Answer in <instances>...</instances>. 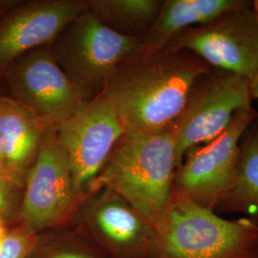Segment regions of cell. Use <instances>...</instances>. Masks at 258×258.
Listing matches in <instances>:
<instances>
[{
    "mask_svg": "<svg viewBox=\"0 0 258 258\" xmlns=\"http://www.w3.org/2000/svg\"><path fill=\"white\" fill-rule=\"evenodd\" d=\"M249 91L252 100H258V71L249 81Z\"/></svg>",
    "mask_w": 258,
    "mask_h": 258,
    "instance_id": "21",
    "label": "cell"
},
{
    "mask_svg": "<svg viewBox=\"0 0 258 258\" xmlns=\"http://www.w3.org/2000/svg\"><path fill=\"white\" fill-rule=\"evenodd\" d=\"M83 203L75 191L68 157L48 126L35 164L29 170L18 224L37 234L74 224Z\"/></svg>",
    "mask_w": 258,
    "mask_h": 258,
    "instance_id": "6",
    "label": "cell"
},
{
    "mask_svg": "<svg viewBox=\"0 0 258 258\" xmlns=\"http://www.w3.org/2000/svg\"><path fill=\"white\" fill-rule=\"evenodd\" d=\"M48 126L35 111L13 97H0V143L12 173L25 184Z\"/></svg>",
    "mask_w": 258,
    "mask_h": 258,
    "instance_id": "13",
    "label": "cell"
},
{
    "mask_svg": "<svg viewBox=\"0 0 258 258\" xmlns=\"http://www.w3.org/2000/svg\"><path fill=\"white\" fill-rule=\"evenodd\" d=\"M240 148L235 184L229 196L214 212L243 213L258 224V119L245 132Z\"/></svg>",
    "mask_w": 258,
    "mask_h": 258,
    "instance_id": "15",
    "label": "cell"
},
{
    "mask_svg": "<svg viewBox=\"0 0 258 258\" xmlns=\"http://www.w3.org/2000/svg\"><path fill=\"white\" fill-rule=\"evenodd\" d=\"M212 67L186 50L130 56L101 93L117 111L125 135H158L172 127L195 82Z\"/></svg>",
    "mask_w": 258,
    "mask_h": 258,
    "instance_id": "1",
    "label": "cell"
},
{
    "mask_svg": "<svg viewBox=\"0 0 258 258\" xmlns=\"http://www.w3.org/2000/svg\"><path fill=\"white\" fill-rule=\"evenodd\" d=\"M86 10L83 0H40L10 12L0 20V71L29 51L50 45Z\"/></svg>",
    "mask_w": 258,
    "mask_h": 258,
    "instance_id": "12",
    "label": "cell"
},
{
    "mask_svg": "<svg viewBox=\"0 0 258 258\" xmlns=\"http://www.w3.org/2000/svg\"><path fill=\"white\" fill-rule=\"evenodd\" d=\"M27 258H105L74 224L39 233Z\"/></svg>",
    "mask_w": 258,
    "mask_h": 258,
    "instance_id": "17",
    "label": "cell"
},
{
    "mask_svg": "<svg viewBox=\"0 0 258 258\" xmlns=\"http://www.w3.org/2000/svg\"><path fill=\"white\" fill-rule=\"evenodd\" d=\"M55 130L69 160L75 191L83 201L124 135L119 115L100 94L83 102Z\"/></svg>",
    "mask_w": 258,
    "mask_h": 258,
    "instance_id": "8",
    "label": "cell"
},
{
    "mask_svg": "<svg viewBox=\"0 0 258 258\" xmlns=\"http://www.w3.org/2000/svg\"><path fill=\"white\" fill-rule=\"evenodd\" d=\"M0 179L7 180L9 182L15 183V184H19L20 186L24 187V184L19 180V178H17L16 176L14 175L12 173V171L10 170L8 165H7V162H6V159H5V155H4V152H3V148L1 146V143H0Z\"/></svg>",
    "mask_w": 258,
    "mask_h": 258,
    "instance_id": "20",
    "label": "cell"
},
{
    "mask_svg": "<svg viewBox=\"0 0 258 258\" xmlns=\"http://www.w3.org/2000/svg\"><path fill=\"white\" fill-rule=\"evenodd\" d=\"M39 234L20 224L10 228L0 240V258H27L36 247Z\"/></svg>",
    "mask_w": 258,
    "mask_h": 258,
    "instance_id": "18",
    "label": "cell"
},
{
    "mask_svg": "<svg viewBox=\"0 0 258 258\" xmlns=\"http://www.w3.org/2000/svg\"><path fill=\"white\" fill-rule=\"evenodd\" d=\"M251 3L246 0L206 24L184 29L166 49L189 51L213 69L250 81L258 71V22Z\"/></svg>",
    "mask_w": 258,
    "mask_h": 258,
    "instance_id": "9",
    "label": "cell"
},
{
    "mask_svg": "<svg viewBox=\"0 0 258 258\" xmlns=\"http://www.w3.org/2000/svg\"><path fill=\"white\" fill-rule=\"evenodd\" d=\"M9 229V227H6V226H0V240L2 239V238L6 235V233H7V231H8Z\"/></svg>",
    "mask_w": 258,
    "mask_h": 258,
    "instance_id": "23",
    "label": "cell"
},
{
    "mask_svg": "<svg viewBox=\"0 0 258 258\" xmlns=\"http://www.w3.org/2000/svg\"><path fill=\"white\" fill-rule=\"evenodd\" d=\"M150 258H258V224L224 219L173 190Z\"/></svg>",
    "mask_w": 258,
    "mask_h": 258,
    "instance_id": "3",
    "label": "cell"
},
{
    "mask_svg": "<svg viewBox=\"0 0 258 258\" xmlns=\"http://www.w3.org/2000/svg\"><path fill=\"white\" fill-rule=\"evenodd\" d=\"M251 8H252V11H253L254 16H255V19H256L258 22V0H255L251 3Z\"/></svg>",
    "mask_w": 258,
    "mask_h": 258,
    "instance_id": "22",
    "label": "cell"
},
{
    "mask_svg": "<svg viewBox=\"0 0 258 258\" xmlns=\"http://www.w3.org/2000/svg\"><path fill=\"white\" fill-rule=\"evenodd\" d=\"M23 188L19 184L0 179V216L8 226L18 224Z\"/></svg>",
    "mask_w": 258,
    "mask_h": 258,
    "instance_id": "19",
    "label": "cell"
},
{
    "mask_svg": "<svg viewBox=\"0 0 258 258\" xmlns=\"http://www.w3.org/2000/svg\"><path fill=\"white\" fill-rule=\"evenodd\" d=\"M87 10L121 34L144 37L155 23L161 0H88Z\"/></svg>",
    "mask_w": 258,
    "mask_h": 258,
    "instance_id": "16",
    "label": "cell"
},
{
    "mask_svg": "<svg viewBox=\"0 0 258 258\" xmlns=\"http://www.w3.org/2000/svg\"><path fill=\"white\" fill-rule=\"evenodd\" d=\"M246 0H166L155 23L141 38L131 56L153 55L186 28L206 24L223 13L236 8Z\"/></svg>",
    "mask_w": 258,
    "mask_h": 258,
    "instance_id": "14",
    "label": "cell"
},
{
    "mask_svg": "<svg viewBox=\"0 0 258 258\" xmlns=\"http://www.w3.org/2000/svg\"><path fill=\"white\" fill-rule=\"evenodd\" d=\"M74 225L105 258H150L154 225L108 188L83 200Z\"/></svg>",
    "mask_w": 258,
    "mask_h": 258,
    "instance_id": "10",
    "label": "cell"
},
{
    "mask_svg": "<svg viewBox=\"0 0 258 258\" xmlns=\"http://www.w3.org/2000/svg\"><path fill=\"white\" fill-rule=\"evenodd\" d=\"M14 99L55 127L88 101L48 46L20 55L3 71Z\"/></svg>",
    "mask_w": 258,
    "mask_h": 258,
    "instance_id": "11",
    "label": "cell"
},
{
    "mask_svg": "<svg viewBox=\"0 0 258 258\" xmlns=\"http://www.w3.org/2000/svg\"><path fill=\"white\" fill-rule=\"evenodd\" d=\"M176 169L175 147L169 130L158 135L124 134L89 194L108 188L156 227L171 198Z\"/></svg>",
    "mask_w": 258,
    "mask_h": 258,
    "instance_id": "2",
    "label": "cell"
},
{
    "mask_svg": "<svg viewBox=\"0 0 258 258\" xmlns=\"http://www.w3.org/2000/svg\"><path fill=\"white\" fill-rule=\"evenodd\" d=\"M256 119L258 112L252 106L240 109L220 136L187 150L182 165L176 169L173 190L201 207L215 211L235 184L241 140Z\"/></svg>",
    "mask_w": 258,
    "mask_h": 258,
    "instance_id": "7",
    "label": "cell"
},
{
    "mask_svg": "<svg viewBox=\"0 0 258 258\" xmlns=\"http://www.w3.org/2000/svg\"><path fill=\"white\" fill-rule=\"evenodd\" d=\"M140 40L115 31L86 10L48 48L90 100L102 92L120 63L134 54Z\"/></svg>",
    "mask_w": 258,
    "mask_h": 258,
    "instance_id": "4",
    "label": "cell"
},
{
    "mask_svg": "<svg viewBox=\"0 0 258 258\" xmlns=\"http://www.w3.org/2000/svg\"><path fill=\"white\" fill-rule=\"evenodd\" d=\"M249 80L228 71L212 68L192 86L184 109L169 132L175 147L177 168L190 148L220 136L234 114L251 107Z\"/></svg>",
    "mask_w": 258,
    "mask_h": 258,
    "instance_id": "5",
    "label": "cell"
}]
</instances>
